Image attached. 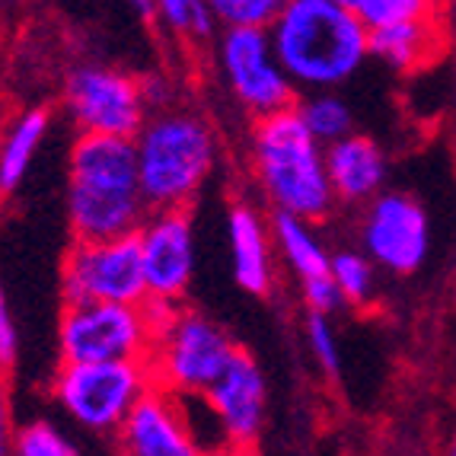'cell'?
<instances>
[{"instance_id":"4","label":"cell","mask_w":456,"mask_h":456,"mask_svg":"<svg viewBox=\"0 0 456 456\" xmlns=\"http://www.w3.org/2000/svg\"><path fill=\"white\" fill-rule=\"evenodd\" d=\"M137 173L151 211L189 208L205 189L217 160L211 125L195 112L173 109L147 118L134 134Z\"/></svg>"},{"instance_id":"33","label":"cell","mask_w":456,"mask_h":456,"mask_svg":"<svg viewBox=\"0 0 456 456\" xmlns=\"http://www.w3.org/2000/svg\"><path fill=\"white\" fill-rule=\"evenodd\" d=\"M453 453H456V441H453Z\"/></svg>"},{"instance_id":"27","label":"cell","mask_w":456,"mask_h":456,"mask_svg":"<svg viewBox=\"0 0 456 456\" xmlns=\"http://www.w3.org/2000/svg\"><path fill=\"white\" fill-rule=\"evenodd\" d=\"M300 294H304V304L310 313H332L342 304V290L335 284L332 272L329 274H316V278H304L300 281Z\"/></svg>"},{"instance_id":"23","label":"cell","mask_w":456,"mask_h":456,"mask_svg":"<svg viewBox=\"0 0 456 456\" xmlns=\"http://www.w3.org/2000/svg\"><path fill=\"white\" fill-rule=\"evenodd\" d=\"M13 453L20 456H74L80 453L74 441L52 421H32L13 434Z\"/></svg>"},{"instance_id":"28","label":"cell","mask_w":456,"mask_h":456,"mask_svg":"<svg viewBox=\"0 0 456 456\" xmlns=\"http://www.w3.org/2000/svg\"><path fill=\"white\" fill-rule=\"evenodd\" d=\"M16 345H20V338H16L13 316H10L7 300H4V294H0V364H13Z\"/></svg>"},{"instance_id":"13","label":"cell","mask_w":456,"mask_h":456,"mask_svg":"<svg viewBox=\"0 0 456 456\" xmlns=\"http://www.w3.org/2000/svg\"><path fill=\"white\" fill-rule=\"evenodd\" d=\"M205 395L221 419L230 450L246 453V450L259 447L262 428H265L268 389L252 354L236 348L230 364L217 373V380L205 389Z\"/></svg>"},{"instance_id":"22","label":"cell","mask_w":456,"mask_h":456,"mask_svg":"<svg viewBox=\"0 0 456 456\" xmlns=\"http://www.w3.org/2000/svg\"><path fill=\"white\" fill-rule=\"evenodd\" d=\"M345 4L364 20L367 29L399 23V20H419L437 10V0H345Z\"/></svg>"},{"instance_id":"14","label":"cell","mask_w":456,"mask_h":456,"mask_svg":"<svg viewBox=\"0 0 456 456\" xmlns=\"http://www.w3.org/2000/svg\"><path fill=\"white\" fill-rule=\"evenodd\" d=\"M118 447L131 456H195L201 453L185 428L175 393L153 383L118 428Z\"/></svg>"},{"instance_id":"20","label":"cell","mask_w":456,"mask_h":456,"mask_svg":"<svg viewBox=\"0 0 456 456\" xmlns=\"http://www.w3.org/2000/svg\"><path fill=\"white\" fill-rule=\"evenodd\" d=\"M294 106L306 122V128L313 131V137L322 144H332V141L354 131L351 106L335 90H310L304 99H297Z\"/></svg>"},{"instance_id":"30","label":"cell","mask_w":456,"mask_h":456,"mask_svg":"<svg viewBox=\"0 0 456 456\" xmlns=\"http://www.w3.org/2000/svg\"><path fill=\"white\" fill-rule=\"evenodd\" d=\"M125 4H128L141 20H153V16L160 13V10H157V0H125Z\"/></svg>"},{"instance_id":"5","label":"cell","mask_w":456,"mask_h":456,"mask_svg":"<svg viewBox=\"0 0 456 456\" xmlns=\"http://www.w3.org/2000/svg\"><path fill=\"white\" fill-rule=\"evenodd\" d=\"M151 358L118 361H61L54 373V399L84 431L118 434L128 411L153 387Z\"/></svg>"},{"instance_id":"21","label":"cell","mask_w":456,"mask_h":456,"mask_svg":"<svg viewBox=\"0 0 456 456\" xmlns=\"http://www.w3.org/2000/svg\"><path fill=\"white\" fill-rule=\"evenodd\" d=\"M332 278L342 290L345 304L364 306L373 297V259L367 252L358 249H342L332 256Z\"/></svg>"},{"instance_id":"7","label":"cell","mask_w":456,"mask_h":456,"mask_svg":"<svg viewBox=\"0 0 456 456\" xmlns=\"http://www.w3.org/2000/svg\"><path fill=\"white\" fill-rule=\"evenodd\" d=\"M61 290L68 304L109 300V304H144L147 278L141 236H109V240H77L61 272Z\"/></svg>"},{"instance_id":"26","label":"cell","mask_w":456,"mask_h":456,"mask_svg":"<svg viewBox=\"0 0 456 456\" xmlns=\"http://www.w3.org/2000/svg\"><path fill=\"white\" fill-rule=\"evenodd\" d=\"M306 338H310L313 358L320 361L322 370L338 373V367H342V351H338V338H335V329L326 313H310V320H306Z\"/></svg>"},{"instance_id":"16","label":"cell","mask_w":456,"mask_h":456,"mask_svg":"<svg viewBox=\"0 0 456 456\" xmlns=\"http://www.w3.org/2000/svg\"><path fill=\"white\" fill-rule=\"evenodd\" d=\"M227 243L233 262L236 284L249 294H268L274 281L272 259V227L259 214V208L236 201L227 211Z\"/></svg>"},{"instance_id":"31","label":"cell","mask_w":456,"mask_h":456,"mask_svg":"<svg viewBox=\"0 0 456 456\" xmlns=\"http://www.w3.org/2000/svg\"><path fill=\"white\" fill-rule=\"evenodd\" d=\"M447 4H450V10H453V13H456V0H447Z\"/></svg>"},{"instance_id":"3","label":"cell","mask_w":456,"mask_h":456,"mask_svg":"<svg viewBox=\"0 0 456 456\" xmlns=\"http://www.w3.org/2000/svg\"><path fill=\"white\" fill-rule=\"evenodd\" d=\"M252 173L272 211L322 221L335 208L326 144L313 137L297 106L262 115L252 131Z\"/></svg>"},{"instance_id":"10","label":"cell","mask_w":456,"mask_h":456,"mask_svg":"<svg viewBox=\"0 0 456 456\" xmlns=\"http://www.w3.org/2000/svg\"><path fill=\"white\" fill-rule=\"evenodd\" d=\"M64 109L80 134L134 137L147 122V99L137 80L112 68L84 64L64 80Z\"/></svg>"},{"instance_id":"29","label":"cell","mask_w":456,"mask_h":456,"mask_svg":"<svg viewBox=\"0 0 456 456\" xmlns=\"http://www.w3.org/2000/svg\"><path fill=\"white\" fill-rule=\"evenodd\" d=\"M13 450V434H10V415L7 405L0 399V453H10Z\"/></svg>"},{"instance_id":"24","label":"cell","mask_w":456,"mask_h":456,"mask_svg":"<svg viewBox=\"0 0 456 456\" xmlns=\"http://www.w3.org/2000/svg\"><path fill=\"white\" fill-rule=\"evenodd\" d=\"M208 7L224 29H230V26L268 29L278 10L284 7V0H208Z\"/></svg>"},{"instance_id":"32","label":"cell","mask_w":456,"mask_h":456,"mask_svg":"<svg viewBox=\"0 0 456 456\" xmlns=\"http://www.w3.org/2000/svg\"><path fill=\"white\" fill-rule=\"evenodd\" d=\"M453 294H456V272H453Z\"/></svg>"},{"instance_id":"34","label":"cell","mask_w":456,"mask_h":456,"mask_svg":"<svg viewBox=\"0 0 456 456\" xmlns=\"http://www.w3.org/2000/svg\"><path fill=\"white\" fill-rule=\"evenodd\" d=\"M0 191H4V189H0Z\"/></svg>"},{"instance_id":"11","label":"cell","mask_w":456,"mask_h":456,"mask_svg":"<svg viewBox=\"0 0 456 456\" xmlns=\"http://www.w3.org/2000/svg\"><path fill=\"white\" fill-rule=\"evenodd\" d=\"M361 246L373 265L387 272H419L431 252V221L425 205L405 191H380L370 198L361 221Z\"/></svg>"},{"instance_id":"1","label":"cell","mask_w":456,"mask_h":456,"mask_svg":"<svg viewBox=\"0 0 456 456\" xmlns=\"http://www.w3.org/2000/svg\"><path fill=\"white\" fill-rule=\"evenodd\" d=\"M297 90H338L370 58V29L345 0H284L268 26Z\"/></svg>"},{"instance_id":"17","label":"cell","mask_w":456,"mask_h":456,"mask_svg":"<svg viewBox=\"0 0 456 456\" xmlns=\"http://www.w3.org/2000/svg\"><path fill=\"white\" fill-rule=\"evenodd\" d=\"M437 52V26L431 16L399 20L370 29V58L383 61L393 70H415L431 61Z\"/></svg>"},{"instance_id":"6","label":"cell","mask_w":456,"mask_h":456,"mask_svg":"<svg viewBox=\"0 0 456 456\" xmlns=\"http://www.w3.org/2000/svg\"><path fill=\"white\" fill-rule=\"evenodd\" d=\"M233 354L236 345L217 322L201 313L175 310L167 326L153 335V380L169 393H205Z\"/></svg>"},{"instance_id":"9","label":"cell","mask_w":456,"mask_h":456,"mask_svg":"<svg viewBox=\"0 0 456 456\" xmlns=\"http://www.w3.org/2000/svg\"><path fill=\"white\" fill-rule=\"evenodd\" d=\"M217 61L236 102L256 118L281 112L297 102V86L284 74L268 29H256V26L224 29L217 42Z\"/></svg>"},{"instance_id":"8","label":"cell","mask_w":456,"mask_h":456,"mask_svg":"<svg viewBox=\"0 0 456 456\" xmlns=\"http://www.w3.org/2000/svg\"><path fill=\"white\" fill-rule=\"evenodd\" d=\"M153 329L144 304L80 300L68 304L58 326L61 361H118L151 358Z\"/></svg>"},{"instance_id":"2","label":"cell","mask_w":456,"mask_h":456,"mask_svg":"<svg viewBox=\"0 0 456 456\" xmlns=\"http://www.w3.org/2000/svg\"><path fill=\"white\" fill-rule=\"evenodd\" d=\"M147 214L134 137H77L68 160V217L77 240L137 233Z\"/></svg>"},{"instance_id":"19","label":"cell","mask_w":456,"mask_h":456,"mask_svg":"<svg viewBox=\"0 0 456 456\" xmlns=\"http://www.w3.org/2000/svg\"><path fill=\"white\" fill-rule=\"evenodd\" d=\"M48 128H52V115L45 109H29L10 125V131L0 141V189L4 191L23 183V175L29 173Z\"/></svg>"},{"instance_id":"15","label":"cell","mask_w":456,"mask_h":456,"mask_svg":"<svg viewBox=\"0 0 456 456\" xmlns=\"http://www.w3.org/2000/svg\"><path fill=\"white\" fill-rule=\"evenodd\" d=\"M326 169L335 198L345 205H367L383 191L389 173L383 147L354 131L326 144Z\"/></svg>"},{"instance_id":"18","label":"cell","mask_w":456,"mask_h":456,"mask_svg":"<svg viewBox=\"0 0 456 456\" xmlns=\"http://www.w3.org/2000/svg\"><path fill=\"white\" fill-rule=\"evenodd\" d=\"M272 236H274V243H278L281 259L288 262V268L297 274V281L316 278V274H329L332 256H329L326 246L320 243V236L313 233V221L274 211Z\"/></svg>"},{"instance_id":"12","label":"cell","mask_w":456,"mask_h":456,"mask_svg":"<svg viewBox=\"0 0 456 456\" xmlns=\"http://www.w3.org/2000/svg\"><path fill=\"white\" fill-rule=\"evenodd\" d=\"M144 256L147 297L153 300H183L195 274V224L189 208L151 211L137 230Z\"/></svg>"},{"instance_id":"25","label":"cell","mask_w":456,"mask_h":456,"mask_svg":"<svg viewBox=\"0 0 456 456\" xmlns=\"http://www.w3.org/2000/svg\"><path fill=\"white\" fill-rule=\"evenodd\" d=\"M157 10L175 32L191 38H208L217 26L208 0H157Z\"/></svg>"}]
</instances>
